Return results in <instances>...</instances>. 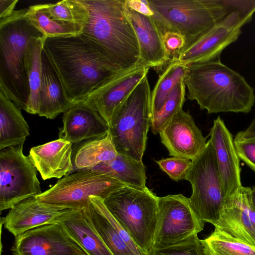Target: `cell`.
Listing matches in <instances>:
<instances>
[{"label": "cell", "instance_id": "cell-19", "mask_svg": "<svg viewBox=\"0 0 255 255\" xmlns=\"http://www.w3.org/2000/svg\"><path fill=\"white\" fill-rule=\"evenodd\" d=\"M63 126L59 128V138L73 144L102 136L109 131V126L92 107L81 102L64 113Z\"/></svg>", "mask_w": 255, "mask_h": 255}, {"label": "cell", "instance_id": "cell-16", "mask_svg": "<svg viewBox=\"0 0 255 255\" xmlns=\"http://www.w3.org/2000/svg\"><path fill=\"white\" fill-rule=\"evenodd\" d=\"M169 155L191 161L203 151L207 137L191 115L182 109L176 113L159 133Z\"/></svg>", "mask_w": 255, "mask_h": 255}, {"label": "cell", "instance_id": "cell-7", "mask_svg": "<svg viewBox=\"0 0 255 255\" xmlns=\"http://www.w3.org/2000/svg\"><path fill=\"white\" fill-rule=\"evenodd\" d=\"M151 92L145 76L113 116L109 133L119 154L142 161L150 127Z\"/></svg>", "mask_w": 255, "mask_h": 255}, {"label": "cell", "instance_id": "cell-5", "mask_svg": "<svg viewBox=\"0 0 255 255\" xmlns=\"http://www.w3.org/2000/svg\"><path fill=\"white\" fill-rule=\"evenodd\" d=\"M147 2L160 30H171L184 37L183 50L237 10L232 0H147Z\"/></svg>", "mask_w": 255, "mask_h": 255}, {"label": "cell", "instance_id": "cell-23", "mask_svg": "<svg viewBox=\"0 0 255 255\" xmlns=\"http://www.w3.org/2000/svg\"><path fill=\"white\" fill-rule=\"evenodd\" d=\"M103 200L91 196L83 211L113 255H137L127 245L109 221L103 210Z\"/></svg>", "mask_w": 255, "mask_h": 255}, {"label": "cell", "instance_id": "cell-26", "mask_svg": "<svg viewBox=\"0 0 255 255\" xmlns=\"http://www.w3.org/2000/svg\"><path fill=\"white\" fill-rule=\"evenodd\" d=\"M82 208L69 215L62 224L88 255H113L86 217Z\"/></svg>", "mask_w": 255, "mask_h": 255}, {"label": "cell", "instance_id": "cell-34", "mask_svg": "<svg viewBox=\"0 0 255 255\" xmlns=\"http://www.w3.org/2000/svg\"><path fill=\"white\" fill-rule=\"evenodd\" d=\"M148 255H204L200 240L195 235L179 243L162 248L152 247Z\"/></svg>", "mask_w": 255, "mask_h": 255}, {"label": "cell", "instance_id": "cell-35", "mask_svg": "<svg viewBox=\"0 0 255 255\" xmlns=\"http://www.w3.org/2000/svg\"><path fill=\"white\" fill-rule=\"evenodd\" d=\"M166 53L167 64L178 61L185 48L184 37L180 33L169 29L160 30Z\"/></svg>", "mask_w": 255, "mask_h": 255}, {"label": "cell", "instance_id": "cell-20", "mask_svg": "<svg viewBox=\"0 0 255 255\" xmlns=\"http://www.w3.org/2000/svg\"><path fill=\"white\" fill-rule=\"evenodd\" d=\"M41 63L42 80L37 115L52 120L76 104L69 98L57 69L43 48Z\"/></svg>", "mask_w": 255, "mask_h": 255}, {"label": "cell", "instance_id": "cell-13", "mask_svg": "<svg viewBox=\"0 0 255 255\" xmlns=\"http://www.w3.org/2000/svg\"><path fill=\"white\" fill-rule=\"evenodd\" d=\"M253 15L240 10L230 13L200 40L183 50L177 61L189 65L219 58L223 50L238 39L242 27L252 20Z\"/></svg>", "mask_w": 255, "mask_h": 255}, {"label": "cell", "instance_id": "cell-17", "mask_svg": "<svg viewBox=\"0 0 255 255\" xmlns=\"http://www.w3.org/2000/svg\"><path fill=\"white\" fill-rule=\"evenodd\" d=\"M251 189L242 185L225 198L215 227L255 247V211L249 200Z\"/></svg>", "mask_w": 255, "mask_h": 255}, {"label": "cell", "instance_id": "cell-3", "mask_svg": "<svg viewBox=\"0 0 255 255\" xmlns=\"http://www.w3.org/2000/svg\"><path fill=\"white\" fill-rule=\"evenodd\" d=\"M88 17L81 34L120 71L140 63V50L125 10V0H80Z\"/></svg>", "mask_w": 255, "mask_h": 255}, {"label": "cell", "instance_id": "cell-39", "mask_svg": "<svg viewBox=\"0 0 255 255\" xmlns=\"http://www.w3.org/2000/svg\"><path fill=\"white\" fill-rule=\"evenodd\" d=\"M18 0H0V18L10 14L14 10Z\"/></svg>", "mask_w": 255, "mask_h": 255}, {"label": "cell", "instance_id": "cell-9", "mask_svg": "<svg viewBox=\"0 0 255 255\" xmlns=\"http://www.w3.org/2000/svg\"><path fill=\"white\" fill-rule=\"evenodd\" d=\"M127 185L92 169L75 171L60 179L51 188L36 196L50 204L78 209L85 207L91 196L103 199L117 189Z\"/></svg>", "mask_w": 255, "mask_h": 255}, {"label": "cell", "instance_id": "cell-40", "mask_svg": "<svg viewBox=\"0 0 255 255\" xmlns=\"http://www.w3.org/2000/svg\"><path fill=\"white\" fill-rule=\"evenodd\" d=\"M249 200L251 205L255 211V186H253L249 194Z\"/></svg>", "mask_w": 255, "mask_h": 255}, {"label": "cell", "instance_id": "cell-25", "mask_svg": "<svg viewBox=\"0 0 255 255\" xmlns=\"http://www.w3.org/2000/svg\"><path fill=\"white\" fill-rule=\"evenodd\" d=\"M29 135L21 109L0 93V149L23 145Z\"/></svg>", "mask_w": 255, "mask_h": 255}, {"label": "cell", "instance_id": "cell-27", "mask_svg": "<svg viewBox=\"0 0 255 255\" xmlns=\"http://www.w3.org/2000/svg\"><path fill=\"white\" fill-rule=\"evenodd\" d=\"M89 169L112 177L125 184L139 188L146 187V176L142 161L121 154L115 158L101 163Z\"/></svg>", "mask_w": 255, "mask_h": 255}, {"label": "cell", "instance_id": "cell-8", "mask_svg": "<svg viewBox=\"0 0 255 255\" xmlns=\"http://www.w3.org/2000/svg\"><path fill=\"white\" fill-rule=\"evenodd\" d=\"M191 185L189 198L191 207L202 221L217 226L225 198L216 155L209 139L203 151L194 160L185 177Z\"/></svg>", "mask_w": 255, "mask_h": 255}, {"label": "cell", "instance_id": "cell-15", "mask_svg": "<svg viewBox=\"0 0 255 255\" xmlns=\"http://www.w3.org/2000/svg\"><path fill=\"white\" fill-rule=\"evenodd\" d=\"M76 209L43 203L32 197L10 209L6 216L1 218V223L16 237L38 227L61 223Z\"/></svg>", "mask_w": 255, "mask_h": 255}, {"label": "cell", "instance_id": "cell-11", "mask_svg": "<svg viewBox=\"0 0 255 255\" xmlns=\"http://www.w3.org/2000/svg\"><path fill=\"white\" fill-rule=\"evenodd\" d=\"M156 230L152 247L162 248L183 242L203 230L204 222L182 194L158 197Z\"/></svg>", "mask_w": 255, "mask_h": 255}, {"label": "cell", "instance_id": "cell-10", "mask_svg": "<svg viewBox=\"0 0 255 255\" xmlns=\"http://www.w3.org/2000/svg\"><path fill=\"white\" fill-rule=\"evenodd\" d=\"M37 170L23 145L0 149V210L10 209L20 202L42 192Z\"/></svg>", "mask_w": 255, "mask_h": 255}, {"label": "cell", "instance_id": "cell-22", "mask_svg": "<svg viewBox=\"0 0 255 255\" xmlns=\"http://www.w3.org/2000/svg\"><path fill=\"white\" fill-rule=\"evenodd\" d=\"M73 145L59 138L32 147L28 156L43 180L61 179L74 171Z\"/></svg>", "mask_w": 255, "mask_h": 255}, {"label": "cell", "instance_id": "cell-24", "mask_svg": "<svg viewBox=\"0 0 255 255\" xmlns=\"http://www.w3.org/2000/svg\"><path fill=\"white\" fill-rule=\"evenodd\" d=\"M118 153L109 132L73 145L74 171L91 168L116 157Z\"/></svg>", "mask_w": 255, "mask_h": 255}, {"label": "cell", "instance_id": "cell-21", "mask_svg": "<svg viewBox=\"0 0 255 255\" xmlns=\"http://www.w3.org/2000/svg\"><path fill=\"white\" fill-rule=\"evenodd\" d=\"M125 10L138 40L141 62L150 68L167 64L162 34L154 18L135 11L126 3Z\"/></svg>", "mask_w": 255, "mask_h": 255}, {"label": "cell", "instance_id": "cell-12", "mask_svg": "<svg viewBox=\"0 0 255 255\" xmlns=\"http://www.w3.org/2000/svg\"><path fill=\"white\" fill-rule=\"evenodd\" d=\"M13 255H88L62 223L38 227L15 237Z\"/></svg>", "mask_w": 255, "mask_h": 255}, {"label": "cell", "instance_id": "cell-28", "mask_svg": "<svg viewBox=\"0 0 255 255\" xmlns=\"http://www.w3.org/2000/svg\"><path fill=\"white\" fill-rule=\"evenodd\" d=\"M46 38L44 35L31 38L26 54L25 69L30 90L26 112L33 115H37L39 110L42 80L41 55Z\"/></svg>", "mask_w": 255, "mask_h": 255}, {"label": "cell", "instance_id": "cell-32", "mask_svg": "<svg viewBox=\"0 0 255 255\" xmlns=\"http://www.w3.org/2000/svg\"><path fill=\"white\" fill-rule=\"evenodd\" d=\"M186 86L184 80L179 82L168 96L161 109L152 115L150 128L154 134L159 133L185 101Z\"/></svg>", "mask_w": 255, "mask_h": 255}, {"label": "cell", "instance_id": "cell-30", "mask_svg": "<svg viewBox=\"0 0 255 255\" xmlns=\"http://www.w3.org/2000/svg\"><path fill=\"white\" fill-rule=\"evenodd\" d=\"M200 241L204 255H255V247L217 227Z\"/></svg>", "mask_w": 255, "mask_h": 255}, {"label": "cell", "instance_id": "cell-36", "mask_svg": "<svg viewBox=\"0 0 255 255\" xmlns=\"http://www.w3.org/2000/svg\"><path fill=\"white\" fill-rule=\"evenodd\" d=\"M155 162L162 171L175 181L185 179L192 164L190 160L175 157L162 158Z\"/></svg>", "mask_w": 255, "mask_h": 255}, {"label": "cell", "instance_id": "cell-18", "mask_svg": "<svg viewBox=\"0 0 255 255\" xmlns=\"http://www.w3.org/2000/svg\"><path fill=\"white\" fill-rule=\"evenodd\" d=\"M209 135L215 151L222 188L227 197L242 186L240 158L233 135L220 116L214 121Z\"/></svg>", "mask_w": 255, "mask_h": 255}, {"label": "cell", "instance_id": "cell-14", "mask_svg": "<svg viewBox=\"0 0 255 255\" xmlns=\"http://www.w3.org/2000/svg\"><path fill=\"white\" fill-rule=\"evenodd\" d=\"M150 68L142 63L128 70L121 72L98 89L84 101L94 109L110 126L115 113Z\"/></svg>", "mask_w": 255, "mask_h": 255}, {"label": "cell", "instance_id": "cell-1", "mask_svg": "<svg viewBox=\"0 0 255 255\" xmlns=\"http://www.w3.org/2000/svg\"><path fill=\"white\" fill-rule=\"evenodd\" d=\"M43 49L57 69L69 98L76 104L121 72L81 34L46 38Z\"/></svg>", "mask_w": 255, "mask_h": 255}, {"label": "cell", "instance_id": "cell-2", "mask_svg": "<svg viewBox=\"0 0 255 255\" xmlns=\"http://www.w3.org/2000/svg\"><path fill=\"white\" fill-rule=\"evenodd\" d=\"M184 82L187 98L208 114L249 113L255 104L254 88L219 58L188 65Z\"/></svg>", "mask_w": 255, "mask_h": 255}, {"label": "cell", "instance_id": "cell-37", "mask_svg": "<svg viewBox=\"0 0 255 255\" xmlns=\"http://www.w3.org/2000/svg\"><path fill=\"white\" fill-rule=\"evenodd\" d=\"M234 142L239 158L255 172V135L248 138L236 135Z\"/></svg>", "mask_w": 255, "mask_h": 255}, {"label": "cell", "instance_id": "cell-29", "mask_svg": "<svg viewBox=\"0 0 255 255\" xmlns=\"http://www.w3.org/2000/svg\"><path fill=\"white\" fill-rule=\"evenodd\" d=\"M26 16L31 23L47 38L75 36L82 32L83 26L53 18L43 4L28 7Z\"/></svg>", "mask_w": 255, "mask_h": 255}, {"label": "cell", "instance_id": "cell-33", "mask_svg": "<svg viewBox=\"0 0 255 255\" xmlns=\"http://www.w3.org/2000/svg\"><path fill=\"white\" fill-rule=\"evenodd\" d=\"M43 5L53 18L83 27L87 23L88 10L80 0H63L54 3Z\"/></svg>", "mask_w": 255, "mask_h": 255}, {"label": "cell", "instance_id": "cell-4", "mask_svg": "<svg viewBox=\"0 0 255 255\" xmlns=\"http://www.w3.org/2000/svg\"><path fill=\"white\" fill-rule=\"evenodd\" d=\"M27 8L0 18V93L26 112L30 90L25 58L31 38L44 35L27 18Z\"/></svg>", "mask_w": 255, "mask_h": 255}, {"label": "cell", "instance_id": "cell-38", "mask_svg": "<svg viewBox=\"0 0 255 255\" xmlns=\"http://www.w3.org/2000/svg\"><path fill=\"white\" fill-rule=\"evenodd\" d=\"M126 4L141 14L152 16L153 12L149 7L147 0H125Z\"/></svg>", "mask_w": 255, "mask_h": 255}, {"label": "cell", "instance_id": "cell-31", "mask_svg": "<svg viewBox=\"0 0 255 255\" xmlns=\"http://www.w3.org/2000/svg\"><path fill=\"white\" fill-rule=\"evenodd\" d=\"M187 69L188 65L178 61L168 64L159 76L151 92L152 116L161 109L176 84L184 79Z\"/></svg>", "mask_w": 255, "mask_h": 255}, {"label": "cell", "instance_id": "cell-6", "mask_svg": "<svg viewBox=\"0 0 255 255\" xmlns=\"http://www.w3.org/2000/svg\"><path fill=\"white\" fill-rule=\"evenodd\" d=\"M158 197L146 187L139 188L125 185L103 199L116 221L147 253L154 242Z\"/></svg>", "mask_w": 255, "mask_h": 255}]
</instances>
